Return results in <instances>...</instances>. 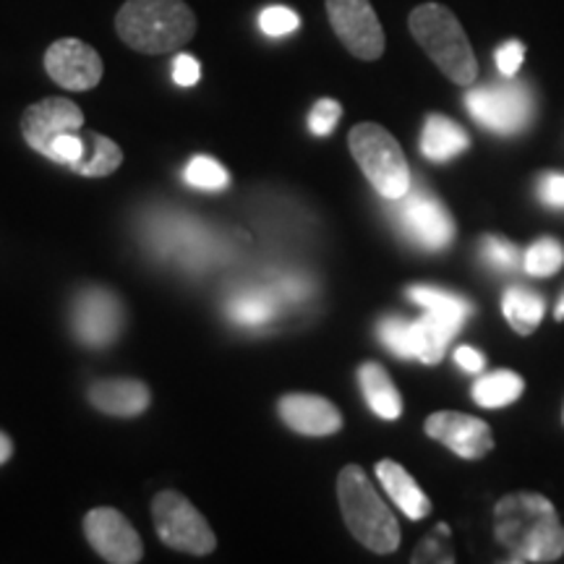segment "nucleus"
I'll use <instances>...</instances> for the list:
<instances>
[{"mask_svg":"<svg viewBox=\"0 0 564 564\" xmlns=\"http://www.w3.org/2000/svg\"><path fill=\"white\" fill-rule=\"evenodd\" d=\"M494 533L510 562H556L564 554V528L554 505L533 491L507 494L494 507Z\"/></svg>","mask_w":564,"mask_h":564,"instance_id":"f257e3e1","label":"nucleus"},{"mask_svg":"<svg viewBox=\"0 0 564 564\" xmlns=\"http://www.w3.org/2000/svg\"><path fill=\"white\" fill-rule=\"evenodd\" d=\"M116 30L131 51L147 55L175 53L196 32V17L183 0H126Z\"/></svg>","mask_w":564,"mask_h":564,"instance_id":"f03ea898","label":"nucleus"},{"mask_svg":"<svg viewBox=\"0 0 564 564\" xmlns=\"http://www.w3.org/2000/svg\"><path fill=\"white\" fill-rule=\"evenodd\" d=\"M337 499H340L343 520L348 531L356 535L373 554H392L400 546V525L373 489L364 468L345 465L337 476Z\"/></svg>","mask_w":564,"mask_h":564,"instance_id":"7ed1b4c3","label":"nucleus"},{"mask_svg":"<svg viewBox=\"0 0 564 564\" xmlns=\"http://www.w3.org/2000/svg\"><path fill=\"white\" fill-rule=\"evenodd\" d=\"M411 34L423 53L436 63V68L457 87H474L478 79V61L465 37L460 21L447 6L423 3L408 19Z\"/></svg>","mask_w":564,"mask_h":564,"instance_id":"20e7f679","label":"nucleus"},{"mask_svg":"<svg viewBox=\"0 0 564 564\" xmlns=\"http://www.w3.org/2000/svg\"><path fill=\"white\" fill-rule=\"evenodd\" d=\"M348 147L373 192L384 199H400L411 188V167L398 139L377 123H358L350 131Z\"/></svg>","mask_w":564,"mask_h":564,"instance_id":"39448f33","label":"nucleus"},{"mask_svg":"<svg viewBox=\"0 0 564 564\" xmlns=\"http://www.w3.org/2000/svg\"><path fill=\"white\" fill-rule=\"evenodd\" d=\"M154 531L171 549L204 556L215 552L217 539L207 518L178 491H160L152 502Z\"/></svg>","mask_w":564,"mask_h":564,"instance_id":"423d86ee","label":"nucleus"},{"mask_svg":"<svg viewBox=\"0 0 564 564\" xmlns=\"http://www.w3.org/2000/svg\"><path fill=\"white\" fill-rule=\"evenodd\" d=\"M465 108L484 129L512 137L533 118V97L523 84H486L465 95Z\"/></svg>","mask_w":564,"mask_h":564,"instance_id":"0eeeda50","label":"nucleus"},{"mask_svg":"<svg viewBox=\"0 0 564 564\" xmlns=\"http://www.w3.org/2000/svg\"><path fill=\"white\" fill-rule=\"evenodd\" d=\"M394 217L413 243L429 251L447 249L455 238V223L436 196L423 188H408L405 196L394 199Z\"/></svg>","mask_w":564,"mask_h":564,"instance_id":"6e6552de","label":"nucleus"},{"mask_svg":"<svg viewBox=\"0 0 564 564\" xmlns=\"http://www.w3.org/2000/svg\"><path fill=\"white\" fill-rule=\"evenodd\" d=\"M329 24L348 53L377 61L384 53V32L369 0H327Z\"/></svg>","mask_w":564,"mask_h":564,"instance_id":"1a4fd4ad","label":"nucleus"},{"mask_svg":"<svg viewBox=\"0 0 564 564\" xmlns=\"http://www.w3.org/2000/svg\"><path fill=\"white\" fill-rule=\"evenodd\" d=\"M84 533H87L89 546L112 564H137L144 556L139 533L112 507H97L84 518Z\"/></svg>","mask_w":564,"mask_h":564,"instance_id":"9d476101","label":"nucleus"},{"mask_svg":"<svg viewBox=\"0 0 564 564\" xmlns=\"http://www.w3.org/2000/svg\"><path fill=\"white\" fill-rule=\"evenodd\" d=\"M47 76L68 91L95 89L102 82V58L87 42L66 37L53 42L45 53Z\"/></svg>","mask_w":564,"mask_h":564,"instance_id":"9b49d317","label":"nucleus"},{"mask_svg":"<svg viewBox=\"0 0 564 564\" xmlns=\"http://www.w3.org/2000/svg\"><path fill=\"white\" fill-rule=\"evenodd\" d=\"M84 112L76 102L66 100V97H47L30 105L21 116V137L34 152L47 158L51 144L63 133L82 131Z\"/></svg>","mask_w":564,"mask_h":564,"instance_id":"f8f14e48","label":"nucleus"},{"mask_svg":"<svg viewBox=\"0 0 564 564\" xmlns=\"http://www.w3.org/2000/svg\"><path fill=\"white\" fill-rule=\"evenodd\" d=\"M121 301L105 288H87L74 301V333L91 348H105L121 335Z\"/></svg>","mask_w":564,"mask_h":564,"instance_id":"ddd939ff","label":"nucleus"},{"mask_svg":"<svg viewBox=\"0 0 564 564\" xmlns=\"http://www.w3.org/2000/svg\"><path fill=\"white\" fill-rule=\"evenodd\" d=\"M423 429H426V434L432 440L442 442L444 447H449L455 455L465 457V460H481L494 447L489 423L476 419V415L440 411L429 415Z\"/></svg>","mask_w":564,"mask_h":564,"instance_id":"4468645a","label":"nucleus"},{"mask_svg":"<svg viewBox=\"0 0 564 564\" xmlns=\"http://www.w3.org/2000/svg\"><path fill=\"white\" fill-rule=\"evenodd\" d=\"M278 408L280 419L299 434L327 436L343 429L340 411L329 400L316 398V394H285Z\"/></svg>","mask_w":564,"mask_h":564,"instance_id":"2eb2a0df","label":"nucleus"},{"mask_svg":"<svg viewBox=\"0 0 564 564\" xmlns=\"http://www.w3.org/2000/svg\"><path fill=\"white\" fill-rule=\"evenodd\" d=\"M89 403L100 413L131 419L147 411L150 390L139 379H100L89 387Z\"/></svg>","mask_w":564,"mask_h":564,"instance_id":"dca6fc26","label":"nucleus"},{"mask_svg":"<svg viewBox=\"0 0 564 564\" xmlns=\"http://www.w3.org/2000/svg\"><path fill=\"white\" fill-rule=\"evenodd\" d=\"M377 478L382 481L384 491L390 494L394 505L403 510L411 520H423L432 512V502H429L426 494L421 491V486L413 481L411 474L394 460H382L377 465Z\"/></svg>","mask_w":564,"mask_h":564,"instance_id":"f3484780","label":"nucleus"},{"mask_svg":"<svg viewBox=\"0 0 564 564\" xmlns=\"http://www.w3.org/2000/svg\"><path fill=\"white\" fill-rule=\"evenodd\" d=\"M468 147H470L468 133H465L463 126L449 121L447 116L432 112V116L426 118V123H423V131H421L423 158H429L432 162H447L468 150Z\"/></svg>","mask_w":564,"mask_h":564,"instance_id":"a211bd4d","label":"nucleus"},{"mask_svg":"<svg viewBox=\"0 0 564 564\" xmlns=\"http://www.w3.org/2000/svg\"><path fill=\"white\" fill-rule=\"evenodd\" d=\"M358 384H361L366 403H369V408L379 415V419H400V413H403V398H400L398 387H394L390 373H387L382 366L364 364L361 369H358Z\"/></svg>","mask_w":564,"mask_h":564,"instance_id":"6ab92c4d","label":"nucleus"},{"mask_svg":"<svg viewBox=\"0 0 564 564\" xmlns=\"http://www.w3.org/2000/svg\"><path fill=\"white\" fill-rule=\"evenodd\" d=\"M84 154L70 171L84 175V178H105V175L116 173L123 162V152L116 141L102 137L97 131H84Z\"/></svg>","mask_w":564,"mask_h":564,"instance_id":"aec40b11","label":"nucleus"},{"mask_svg":"<svg viewBox=\"0 0 564 564\" xmlns=\"http://www.w3.org/2000/svg\"><path fill=\"white\" fill-rule=\"evenodd\" d=\"M502 312L514 333L531 335L544 319V299L528 288H510L502 299Z\"/></svg>","mask_w":564,"mask_h":564,"instance_id":"412c9836","label":"nucleus"},{"mask_svg":"<svg viewBox=\"0 0 564 564\" xmlns=\"http://www.w3.org/2000/svg\"><path fill=\"white\" fill-rule=\"evenodd\" d=\"M525 390V382L514 371H494L474 384V400L481 408H505L514 403Z\"/></svg>","mask_w":564,"mask_h":564,"instance_id":"4be33fe9","label":"nucleus"},{"mask_svg":"<svg viewBox=\"0 0 564 564\" xmlns=\"http://www.w3.org/2000/svg\"><path fill=\"white\" fill-rule=\"evenodd\" d=\"M408 295L419 303L421 308L426 312H440V314H453L460 316V319H468L474 314V306L468 301L460 299V295L442 291V288H432V285H415L408 291Z\"/></svg>","mask_w":564,"mask_h":564,"instance_id":"5701e85b","label":"nucleus"},{"mask_svg":"<svg viewBox=\"0 0 564 564\" xmlns=\"http://www.w3.org/2000/svg\"><path fill=\"white\" fill-rule=\"evenodd\" d=\"M564 264V249L560 241H554V238H541V241H535L531 249L525 251V259H523V267L528 274H533V278H552L562 270Z\"/></svg>","mask_w":564,"mask_h":564,"instance_id":"b1692460","label":"nucleus"},{"mask_svg":"<svg viewBox=\"0 0 564 564\" xmlns=\"http://www.w3.org/2000/svg\"><path fill=\"white\" fill-rule=\"evenodd\" d=\"M186 181L204 192H223L228 188L230 175L217 160L207 158V154H196V158L186 165Z\"/></svg>","mask_w":564,"mask_h":564,"instance_id":"393cba45","label":"nucleus"},{"mask_svg":"<svg viewBox=\"0 0 564 564\" xmlns=\"http://www.w3.org/2000/svg\"><path fill=\"white\" fill-rule=\"evenodd\" d=\"M379 337L390 348L394 356L400 358H415L413 356V329L408 319H398V316H390L379 324Z\"/></svg>","mask_w":564,"mask_h":564,"instance_id":"a878e982","label":"nucleus"},{"mask_svg":"<svg viewBox=\"0 0 564 564\" xmlns=\"http://www.w3.org/2000/svg\"><path fill=\"white\" fill-rule=\"evenodd\" d=\"M274 312V303L264 295H241L238 301H232L230 306V316L236 322L249 324V327H259V324L270 322V316Z\"/></svg>","mask_w":564,"mask_h":564,"instance_id":"bb28decb","label":"nucleus"},{"mask_svg":"<svg viewBox=\"0 0 564 564\" xmlns=\"http://www.w3.org/2000/svg\"><path fill=\"white\" fill-rule=\"evenodd\" d=\"M481 257L486 264L497 267V270H514L520 264V249L507 238L486 236L481 243Z\"/></svg>","mask_w":564,"mask_h":564,"instance_id":"cd10ccee","label":"nucleus"},{"mask_svg":"<svg viewBox=\"0 0 564 564\" xmlns=\"http://www.w3.org/2000/svg\"><path fill=\"white\" fill-rule=\"evenodd\" d=\"M259 26H262L264 34L270 37H285V34H293L301 26L299 13L288 6H270V9L262 11L259 17Z\"/></svg>","mask_w":564,"mask_h":564,"instance_id":"c85d7f7f","label":"nucleus"},{"mask_svg":"<svg viewBox=\"0 0 564 564\" xmlns=\"http://www.w3.org/2000/svg\"><path fill=\"white\" fill-rule=\"evenodd\" d=\"M343 108L340 102L335 100H319L312 108V116H308V129H312L314 137H329L335 131L337 121H340Z\"/></svg>","mask_w":564,"mask_h":564,"instance_id":"c756f323","label":"nucleus"},{"mask_svg":"<svg viewBox=\"0 0 564 564\" xmlns=\"http://www.w3.org/2000/svg\"><path fill=\"white\" fill-rule=\"evenodd\" d=\"M84 154V137L79 131H68L58 137L51 144V152H47V160L61 162V165H76Z\"/></svg>","mask_w":564,"mask_h":564,"instance_id":"7c9ffc66","label":"nucleus"},{"mask_svg":"<svg viewBox=\"0 0 564 564\" xmlns=\"http://www.w3.org/2000/svg\"><path fill=\"white\" fill-rule=\"evenodd\" d=\"M494 61H497L499 74H502L505 79H512L525 61V45L518 40L505 42V45L497 51V55H494Z\"/></svg>","mask_w":564,"mask_h":564,"instance_id":"2f4dec72","label":"nucleus"},{"mask_svg":"<svg viewBox=\"0 0 564 564\" xmlns=\"http://www.w3.org/2000/svg\"><path fill=\"white\" fill-rule=\"evenodd\" d=\"M173 79L178 87H194L196 82L202 79V66L199 61L192 58V55H175L173 61Z\"/></svg>","mask_w":564,"mask_h":564,"instance_id":"473e14b6","label":"nucleus"},{"mask_svg":"<svg viewBox=\"0 0 564 564\" xmlns=\"http://www.w3.org/2000/svg\"><path fill=\"white\" fill-rule=\"evenodd\" d=\"M539 196L549 207H564V175L546 173L539 181Z\"/></svg>","mask_w":564,"mask_h":564,"instance_id":"72a5a7b5","label":"nucleus"},{"mask_svg":"<svg viewBox=\"0 0 564 564\" xmlns=\"http://www.w3.org/2000/svg\"><path fill=\"white\" fill-rule=\"evenodd\" d=\"M455 364L470 373H481L486 358L476 348H470V345H460V348L455 350Z\"/></svg>","mask_w":564,"mask_h":564,"instance_id":"f704fd0d","label":"nucleus"},{"mask_svg":"<svg viewBox=\"0 0 564 564\" xmlns=\"http://www.w3.org/2000/svg\"><path fill=\"white\" fill-rule=\"evenodd\" d=\"M11 455H13V444H11L9 436H6L3 432H0V465H3L6 460H9Z\"/></svg>","mask_w":564,"mask_h":564,"instance_id":"c9c22d12","label":"nucleus"},{"mask_svg":"<svg viewBox=\"0 0 564 564\" xmlns=\"http://www.w3.org/2000/svg\"><path fill=\"white\" fill-rule=\"evenodd\" d=\"M554 316H556V319H564V293H562L560 303H556V312H554Z\"/></svg>","mask_w":564,"mask_h":564,"instance_id":"e433bc0d","label":"nucleus"}]
</instances>
